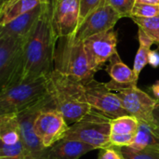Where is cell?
<instances>
[{
  "label": "cell",
  "instance_id": "6da1fadb",
  "mask_svg": "<svg viewBox=\"0 0 159 159\" xmlns=\"http://www.w3.org/2000/svg\"><path fill=\"white\" fill-rule=\"evenodd\" d=\"M52 0L46 4L42 15L24 43V66L21 81L48 76L54 71L57 37L52 22Z\"/></svg>",
  "mask_w": 159,
  "mask_h": 159
},
{
  "label": "cell",
  "instance_id": "1f68e13d",
  "mask_svg": "<svg viewBox=\"0 0 159 159\" xmlns=\"http://www.w3.org/2000/svg\"><path fill=\"white\" fill-rule=\"evenodd\" d=\"M139 2L143 3H148V4H154V5H159V0H137Z\"/></svg>",
  "mask_w": 159,
  "mask_h": 159
},
{
  "label": "cell",
  "instance_id": "277c9868",
  "mask_svg": "<svg viewBox=\"0 0 159 159\" xmlns=\"http://www.w3.org/2000/svg\"><path fill=\"white\" fill-rule=\"evenodd\" d=\"M49 93L48 76L21 81L0 89V116L18 114Z\"/></svg>",
  "mask_w": 159,
  "mask_h": 159
},
{
  "label": "cell",
  "instance_id": "cb8c5ba5",
  "mask_svg": "<svg viewBox=\"0 0 159 159\" xmlns=\"http://www.w3.org/2000/svg\"><path fill=\"white\" fill-rule=\"evenodd\" d=\"M0 159H26L22 142L15 145L0 143Z\"/></svg>",
  "mask_w": 159,
  "mask_h": 159
},
{
  "label": "cell",
  "instance_id": "7c38bea8",
  "mask_svg": "<svg viewBox=\"0 0 159 159\" xmlns=\"http://www.w3.org/2000/svg\"><path fill=\"white\" fill-rule=\"evenodd\" d=\"M51 22L57 39L75 35L80 23V0H52Z\"/></svg>",
  "mask_w": 159,
  "mask_h": 159
},
{
  "label": "cell",
  "instance_id": "4dcf8cb0",
  "mask_svg": "<svg viewBox=\"0 0 159 159\" xmlns=\"http://www.w3.org/2000/svg\"><path fill=\"white\" fill-rule=\"evenodd\" d=\"M153 116H154V121L156 124H157L159 126V102H157L155 110H154V114H153Z\"/></svg>",
  "mask_w": 159,
  "mask_h": 159
},
{
  "label": "cell",
  "instance_id": "7a4b0ae2",
  "mask_svg": "<svg viewBox=\"0 0 159 159\" xmlns=\"http://www.w3.org/2000/svg\"><path fill=\"white\" fill-rule=\"evenodd\" d=\"M48 78V91L69 126L80 120L91 110L82 81L55 70Z\"/></svg>",
  "mask_w": 159,
  "mask_h": 159
},
{
  "label": "cell",
  "instance_id": "3957f363",
  "mask_svg": "<svg viewBox=\"0 0 159 159\" xmlns=\"http://www.w3.org/2000/svg\"><path fill=\"white\" fill-rule=\"evenodd\" d=\"M54 70L75 77L84 84L94 79L95 73L90 69L84 41L72 36L57 39L54 53Z\"/></svg>",
  "mask_w": 159,
  "mask_h": 159
},
{
  "label": "cell",
  "instance_id": "30bf717a",
  "mask_svg": "<svg viewBox=\"0 0 159 159\" xmlns=\"http://www.w3.org/2000/svg\"><path fill=\"white\" fill-rule=\"evenodd\" d=\"M87 100L91 107L111 118L129 115L124 109L118 96L106 88L105 83L95 79L85 83Z\"/></svg>",
  "mask_w": 159,
  "mask_h": 159
},
{
  "label": "cell",
  "instance_id": "4fadbf2b",
  "mask_svg": "<svg viewBox=\"0 0 159 159\" xmlns=\"http://www.w3.org/2000/svg\"><path fill=\"white\" fill-rule=\"evenodd\" d=\"M120 19V15L112 7L104 3L79 23L74 36L79 41H84L90 36L112 30Z\"/></svg>",
  "mask_w": 159,
  "mask_h": 159
},
{
  "label": "cell",
  "instance_id": "8fae6325",
  "mask_svg": "<svg viewBox=\"0 0 159 159\" xmlns=\"http://www.w3.org/2000/svg\"><path fill=\"white\" fill-rule=\"evenodd\" d=\"M116 45L117 33L113 29L84 40L88 61L95 74L102 70L105 62L109 61L110 58L117 52Z\"/></svg>",
  "mask_w": 159,
  "mask_h": 159
},
{
  "label": "cell",
  "instance_id": "7402d4cb",
  "mask_svg": "<svg viewBox=\"0 0 159 159\" xmlns=\"http://www.w3.org/2000/svg\"><path fill=\"white\" fill-rule=\"evenodd\" d=\"M131 19L159 48V16L153 18L132 17Z\"/></svg>",
  "mask_w": 159,
  "mask_h": 159
},
{
  "label": "cell",
  "instance_id": "d6a6232c",
  "mask_svg": "<svg viewBox=\"0 0 159 159\" xmlns=\"http://www.w3.org/2000/svg\"><path fill=\"white\" fill-rule=\"evenodd\" d=\"M55 1H60V0H55Z\"/></svg>",
  "mask_w": 159,
  "mask_h": 159
},
{
  "label": "cell",
  "instance_id": "52a82bcc",
  "mask_svg": "<svg viewBox=\"0 0 159 159\" xmlns=\"http://www.w3.org/2000/svg\"><path fill=\"white\" fill-rule=\"evenodd\" d=\"M26 38V37H25ZM25 38L0 37V88L21 82L24 66Z\"/></svg>",
  "mask_w": 159,
  "mask_h": 159
},
{
  "label": "cell",
  "instance_id": "e575fe53",
  "mask_svg": "<svg viewBox=\"0 0 159 159\" xmlns=\"http://www.w3.org/2000/svg\"></svg>",
  "mask_w": 159,
  "mask_h": 159
},
{
  "label": "cell",
  "instance_id": "5bb4252c",
  "mask_svg": "<svg viewBox=\"0 0 159 159\" xmlns=\"http://www.w3.org/2000/svg\"><path fill=\"white\" fill-rule=\"evenodd\" d=\"M49 2V1H48ZM43 3L32 10L15 18L7 24L0 26V37L11 36L15 38H25L29 35L38 19L43 13L46 4Z\"/></svg>",
  "mask_w": 159,
  "mask_h": 159
},
{
  "label": "cell",
  "instance_id": "d4e9b609",
  "mask_svg": "<svg viewBox=\"0 0 159 159\" xmlns=\"http://www.w3.org/2000/svg\"><path fill=\"white\" fill-rule=\"evenodd\" d=\"M157 16H159V5L137 1L133 7L131 18H153Z\"/></svg>",
  "mask_w": 159,
  "mask_h": 159
},
{
  "label": "cell",
  "instance_id": "f1b7e54d",
  "mask_svg": "<svg viewBox=\"0 0 159 159\" xmlns=\"http://www.w3.org/2000/svg\"><path fill=\"white\" fill-rule=\"evenodd\" d=\"M149 64L153 68L159 67V52L157 50H151L149 53Z\"/></svg>",
  "mask_w": 159,
  "mask_h": 159
},
{
  "label": "cell",
  "instance_id": "f546056e",
  "mask_svg": "<svg viewBox=\"0 0 159 159\" xmlns=\"http://www.w3.org/2000/svg\"><path fill=\"white\" fill-rule=\"evenodd\" d=\"M150 90L153 94V98H155L157 102H159V80L156 81L150 87Z\"/></svg>",
  "mask_w": 159,
  "mask_h": 159
},
{
  "label": "cell",
  "instance_id": "9c48e42d",
  "mask_svg": "<svg viewBox=\"0 0 159 159\" xmlns=\"http://www.w3.org/2000/svg\"><path fill=\"white\" fill-rule=\"evenodd\" d=\"M34 129L44 147L49 148L64 139L69 125L54 102L39 113L35 118Z\"/></svg>",
  "mask_w": 159,
  "mask_h": 159
},
{
  "label": "cell",
  "instance_id": "5b68a950",
  "mask_svg": "<svg viewBox=\"0 0 159 159\" xmlns=\"http://www.w3.org/2000/svg\"><path fill=\"white\" fill-rule=\"evenodd\" d=\"M111 117L91 109L84 117L69 126L64 139L78 141L94 149H105L111 144Z\"/></svg>",
  "mask_w": 159,
  "mask_h": 159
},
{
  "label": "cell",
  "instance_id": "ba28073f",
  "mask_svg": "<svg viewBox=\"0 0 159 159\" xmlns=\"http://www.w3.org/2000/svg\"><path fill=\"white\" fill-rule=\"evenodd\" d=\"M54 103L50 93L43 99L17 114L22 144L25 150L26 159H47L48 149L44 147L41 141L35 134L34 124L39 113L48 106Z\"/></svg>",
  "mask_w": 159,
  "mask_h": 159
},
{
  "label": "cell",
  "instance_id": "44dd1931",
  "mask_svg": "<svg viewBox=\"0 0 159 159\" xmlns=\"http://www.w3.org/2000/svg\"><path fill=\"white\" fill-rule=\"evenodd\" d=\"M139 127V120L130 115L113 118L111 122V133L116 134H134L136 135Z\"/></svg>",
  "mask_w": 159,
  "mask_h": 159
},
{
  "label": "cell",
  "instance_id": "ac0fdd59",
  "mask_svg": "<svg viewBox=\"0 0 159 159\" xmlns=\"http://www.w3.org/2000/svg\"><path fill=\"white\" fill-rule=\"evenodd\" d=\"M105 71L110 75L111 80L119 84H131L138 81V77L135 75L133 70L122 61L118 52L110 58Z\"/></svg>",
  "mask_w": 159,
  "mask_h": 159
},
{
  "label": "cell",
  "instance_id": "4316f807",
  "mask_svg": "<svg viewBox=\"0 0 159 159\" xmlns=\"http://www.w3.org/2000/svg\"><path fill=\"white\" fill-rule=\"evenodd\" d=\"M105 3V0H80V22L93 10Z\"/></svg>",
  "mask_w": 159,
  "mask_h": 159
},
{
  "label": "cell",
  "instance_id": "836d02e7",
  "mask_svg": "<svg viewBox=\"0 0 159 159\" xmlns=\"http://www.w3.org/2000/svg\"><path fill=\"white\" fill-rule=\"evenodd\" d=\"M1 1H3V0H1Z\"/></svg>",
  "mask_w": 159,
  "mask_h": 159
},
{
  "label": "cell",
  "instance_id": "83f0119b",
  "mask_svg": "<svg viewBox=\"0 0 159 159\" xmlns=\"http://www.w3.org/2000/svg\"><path fill=\"white\" fill-rule=\"evenodd\" d=\"M98 159H125L121 153L115 147L111 146L105 149H100Z\"/></svg>",
  "mask_w": 159,
  "mask_h": 159
},
{
  "label": "cell",
  "instance_id": "484cf974",
  "mask_svg": "<svg viewBox=\"0 0 159 159\" xmlns=\"http://www.w3.org/2000/svg\"><path fill=\"white\" fill-rule=\"evenodd\" d=\"M137 0H105V3L112 7L121 18H130Z\"/></svg>",
  "mask_w": 159,
  "mask_h": 159
},
{
  "label": "cell",
  "instance_id": "8992f818",
  "mask_svg": "<svg viewBox=\"0 0 159 159\" xmlns=\"http://www.w3.org/2000/svg\"><path fill=\"white\" fill-rule=\"evenodd\" d=\"M106 88L115 92L129 115L138 120L154 121V110L157 101L137 87V83L119 84L113 80L105 83Z\"/></svg>",
  "mask_w": 159,
  "mask_h": 159
},
{
  "label": "cell",
  "instance_id": "2e32d148",
  "mask_svg": "<svg viewBox=\"0 0 159 159\" xmlns=\"http://www.w3.org/2000/svg\"><path fill=\"white\" fill-rule=\"evenodd\" d=\"M131 147L139 150L147 149L159 153V126L155 121L139 120L138 130Z\"/></svg>",
  "mask_w": 159,
  "mask_h": 159
},
{
  "label": "cell",
  "instance_id": "d6986e66",
  "mask_svg": "<svg viewBox=\"0 0 159 159\" xmlns=\"http://www.w3.org/2000/svg\"><path fill=\"white\" fill-rule=\"evenodd\" d=\"M21 142L17 114L0 116V143L15 145Z\"/></svg>",
  "mask_w": 159,
  "mask_h": 159
},
{
  "label": "cell",
  "instance_id": "e0dca14e",
  "mask_svg": "<svg viewBox=\"0 0 159 159\" xmlns=\"http://www.w3.org/2000/svg\"><path fill=\"white\" fill-rule=\"evenodd\" d=\"M50 0H3L0 7V26Z\"/></svg>",
  "mask_w": 159,
  "mask_h": 159
},
{
  "label": "cell",
  "instance_id": "9a60e30c",
  "mask_svg": "<svg viewBox=\"0 0 159 159\" xmlns=\"http://www.w3.org/2000/svg\"><path fill=\"white\" fill-rule=\"evenodd\" d=\"M92 150L95 149L87 143L62 139L48 149L47 159H79Z\"/></svg>",
  "mask_w": 159,
  "mask_h": 159
},
{
  "label": "cell",
  "instance_id": "603a6c76",
  "mask_svg": "<svg viewBox=\"0 0 159 159\" xmlns=\"http://www.w3.org/2000/svg\"><path fill=\"white\" fill-rule=\"evenodd\" d=\"M125 159H159V153L147 149H135L131 146H115Z\"/></svg>",
  "mask_w": 159,
  "mask_h": 159
},
{
  "label": "cell",
  "instance_id": "ffe728a7",
  "mask_svg": "<svg viewBox=\"0 0 159 159\" xmlns=\"http://www.w3.org/2000/svg\"><path fill=\"white\" fill-rule=\"evenodd\" d=\"M138 38L140 47L135 56L134 63H133V72L135 75L139 78V75L143 69L149 63V53L151 51V47L154 45V41L142 30L139 28Z\"/></svg>",
  "mask_w": 159,
  "mask_h": 159
}]
</instances>
